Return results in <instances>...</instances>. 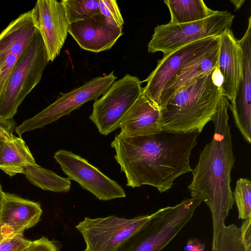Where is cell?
Returning a JSON list of instances; mask_svg holds the SVG:
<instances>
[{"mask_svg":"<svg viewBox=\"0 0 251 251\" xmlns=\"http://www.w3.org/2000/svg\"><path fill=\"white\" fill-rule=\"evenodd\" d=\"M199 133L162 130L146 136L117 135L111 143L114 157L125 174L126 186L148 185L160 193L169 190L179 176L192 172L190 157Z\"/></svg>","mask_w":251,"mask_h":251,"instance_id":"6da1fadb","label":"cell"},{"mask_svg":"<svg viewBox=\"0 0 251 251\" xmlns=\"http://www.w3.org/2000/svg\"><path fill=\"white\" fill-rule=\"evenodd\" d=\"M229 100L222 96L212 120L214 133L200 154L192 170L188 186L192 198L198 197L209 208L213 222L212 251L216 247L225 220L234 204L230 188V173L235 159L228 123Z\"/></svg>","mask_w":251,"mask_h":251,"instance_id":"7a4b0ae2","label":"cell"},{"mask_svg":"<svg viewBox=\"0 0 251 251\" xmlns=\"http://www.w3.org/2000/svg\"><path fill=\"white\" fill-rule=\"evenodd\" d=\"M222 81L217 67L179 90L160 107L162 130L200 133L217 110Z\"/></svg>","mask_w":251,"mask_h":251,"instance_id":"3957f363","label":"cell"},{"mask_svg":"<svg viewBox=\"0 0 251 251\" xmlns=\"http://www.w3.org/2000/svg\"><path fill=\"white\" fill-rule=\"evenodd\" d=\"M201 201L198 197L192 198L158 209L116 251H162L192 219Z\"/></svg>","mask_w":251,"mask_h":251,"instance_id":"277c9868","label":"cell"},{"mask_svg":"<svg viewBox=\"0 0 251 251\" xmlns=\"http://www.w3.org/2000/svg\"><path fill=\"white\" fill-rule=\"evenodd\" d=\"M49 62L38 31L9 76L0 96V120H11L25 97L41 80Z\"/></svg>","mask_w":251,"mask_h":251,"instance_id":"5b68a950","label":"cell"},{"mask_svg":"<svg viewBox=\"0 0 251 251\" xmlns=\"http://www.w3.org/2000/svg\"><path fill=\"white\" fill-rule=\"evenodd\" d=\"M234 15L227 11H216L198 21L158 25L148 44V51L162 52L164 55L192 42L210 37L220 36L230 29Z\"/></svg>","mask_w":251,"mask_h":251,"instance_id":"8992f818","label":"cell"},{"mask_svg":"<svg viewBox=\"0 0 251 251\" xmlns=\"http://www.w3.org/2000/svg\"><path fill=\"white\" fill-rule=\"evenodd\" d=\"M116 78L113 71L105 76L93 78L67 93H60V96L55 101L33 117L24 121L16 126L15 131L21 137L25 132L43 127L64 116L70 115L88 101L98 100L108 90Z\"/></svg>","mask_w":251,"mask_h":251,"instance_id":"52a82bcc","label":"cell"},{"mask_svg":"<svg viewBox=\"0 0 251 251\" xmlns=\"http://www.w3.org/2000/svg\"><path fill=\"white\" fill-rule=\"evenodd\" d=\"M142 83L137 76L126 75L95 101L89 119L100 133L107 135L119 128L126 113L142 93Z\"/></svg>","mask_w":251,"mask_h":251,"instance_id":"ba28073f","label":"cell"},{"mask_svg":"<svg viewBox=\"0 0 251 251\" xmlns=\"http://www.w3.org/2000/svg\"><path fill=\"white\" fill-rule=\"evenodd\" d=\"M151 215L126 219L114 215L92 219L85 217L75 226L86 245L83 251H116L119 247L138 230Z\"/></svg>","mask_w":251,"mask_h":251,"instance_id":"9c48e42d","label":"cell"},{"mask_svg":"<svg viewBox=\"0 0 251 251\" xmlns=\"http://www.w3.org/2000/svg\"><path fill=\"white\" fill-rule=\"evenodd\" d=\"M53 157L69 180L76 181L99 200L110 201L126 197L120 184L82 157L62 149L55 152Z\"/></svg>","mask_w":251,"mask_h":251,"instance_id":"30bf717a","label":"cell"},{"mask_svg":"<svg viewBox=\"0 0 251 251\" xmlns=\"http://www.w3.org/2000/svg\"><path fill=\"white\" fill-rule=\"evenodd\" d=\"M220 36L199 40L176 49L158 60L155 68L143 81V92L158 104L159 96L170 79L184 65L220 45Z\"/></svg>","mask_w":251,"mask_h":251,"instance_id":"8fae6325","label":"cell"},{"mask_svg":"<svg viewBox=\"0 0 251 251\" xmlns=\"http://www.w3.org/2000/svg\"><path fill=\"white\" fill-rule=\"evenodd\" d=\"M38 31L32 9L11 21L0 33V96Z\"/></svg>","mask_w":251,"mask_h":251,"instance_id":"7c38bea8","label":"cell"},{"mask_svg":"<svg viewBox=\"0 0 251 251\" xmlns=\"http://www.w3.org/2000/svg\"><path fill=\"white\" fill-rule=\"evenodd\" d=\"M32 9L49 62H52L59 55L68 33L69 24L64 7L56 0H38Z\"/></svg>","mask_w":251,"mask_h":251,"instance_id":"4fadbf2b","label":"cell"},{"mask_svg":"<svg viewBox=\"0 0 251 251\" xmlns=\"http://www.w3.org/2000/svg\"><path fill=\"white\" fill-rule=\"evenodd\" d=\"M238 42L242 50V74L235 95L231 101L235 125L245 140L251 143V16L247 30Z\"/></svg>","mask_w":251,"mask_h":251,"instance_id":"5bb4252c","label":"cell"},{"mask_svg":"<svg viewBox=\"0 0 251 251\" xmlns=\"http://www.w3.org/2000/svg\"><path fill=\"white\" fill-rule=\"evenodd\" d=\"M68 33L81 48L95 53L110 49L123 34L122 27L111 25L101 13L69 24Z\"/></svg>","mask_w":251,"mask_h":251,"instance_id":"9a60e30c","label":"cell"},{"mask_svg":"<svg viewBox=\"0 0 251 251\" xmlns=\"http://www.w3.org/2000/svg\"><path fill=\"white\" fill-rule=\"evenodd\" d=\"M42 213L38 202L4 192L0 210V230L5 238L23 235L39 222Z\"/></svg>","mask_w":251,"mask_h":251,"instance_id":"2e32d148","label":"cell"},{"mask_svg":"<svg viewBox=\"0 0 251 251\" xmlns=\"http://www.w3.org/2000/svg\"><path fill=\"white\" fill-rule=\"evenodd\" d=\"M119 128L126 136H146L162 130L160 107L142 92L123 117Z\"/></svg>","mask_w":251,"mask_h":251,"instance_id":"e0dca14e","label":"cell"},{"mask_svg":"<svg viewBox=\"0 0 251 251\" xmlns=\"http://www.w3.org/2000/svg\"><path fill=\"white\" fill-rule=\"evenodd\" d=\"M218 68L223 78V96L231 101L242 76V50L230 29L220 36Z\"/></svg>","mask_w":251,"mask_h":251,"instance_id":"ac0fdd59","label":"cell"},{"mask_svg":"<svg viewBox=\"0 0 251 251\" xmlns=\"http://www.w3.org/2000/svg\"><path fill=\"white\" fill-rule=\"evenodd\" d=\"M219 47L220 45L201 57L188 63L177 72L167 82L159 96L158 102L159 107L196 78L218 67Z\"/></svg>","mask_w":251,"mask_h":251,"instance_id":"d6986e66","label":"cell"},{"mask_svg":"<svg viewBox=\"0 0 251 251\" xmlns=\"http://www.w3.org/2000/svg\"><path fill=\"white\" fill-rule=\"evenodd\" d=\"M34 163V158L21 137L14 135L0 145V169L10 176L23 174L26 167Z\"/></svg>","mask_w":251,"mask_h":251,"instance_id":"ffe728a7","label":"cell"},{"mask_svg":"<svg viewBox=\"0 0 251 251\" xmlns=\"http://www.w3.org/2000/svg\"><path fill=\"white\" fill-rule=\"evenodd\" d=\"M171 15L169 23H189L203 20L216 11L208 8L202 0H165Z\"/></svg>","mask_w":251,"mask_h":251,"instance_id":"44dd1931","label":"cell"},{"mask_svg":"<svg viewBox=\"0 0 251 251\" xmlns=\"http://www.w3.org/2000/svg\"><path fill=\"white\" fill-rule=\"evenodd\" d=\"M23 174L30 183L44 190L53 192H67L71 188V180L61 177L35 163L28 165Z\"/></svg>","mask_w":251,"mask_h":251,"instance_id":"7402d4cb","label":"cell"},{"mask_svg":"<svg viewBox=\"0 0 251 251\" xmlns=\"http://www.w3.org/2000/svg\"><path fill=\"white\" fill-rule=\"evenodd\" d=\"M60 1L69 24L86 20L100 13L99 0H63Z\"/></svg>","mask_w":251,"mask_h":251,"instance_id":"603a6c76","label":"cell"},{"mask_svg":"<svg viewBox=\"0 0 251 251\" xmlns=\"http://www.w3.org/2000/svg\"><path fill=\"white\" fill-rule=\"evenodd\" d=\"M238 212V218L245 220L251 217V182L240 178L237 180L232 193Z\"/></svg>","mask_w":251,"mask_h":251,"instance_id":"cb8c5ba5","label":"cell"},{"mask_svg":"<svg viewBox=\"0 0 251 251\" xmlns=\"http://www.w3.org/2000/svg\"><path fill=\"white\" fill-rule=\"evenodd\" d=\"M212 251H246L239 228L234 224L225 225L219 235L216 247Z\"/></svg>","mask_w":251,"mask_h":251,"instance_id":"d4e9b609","label":"cell"},{"mask_svg":"<svg viewBox=\"0 0 251 251\" xmlns=\"http://www.w3.org/2000/svg\"><path fill=\"white\" fill-rule=\"evenodd\" d=\"M100 13L107 22L115 27H121L124 21L117 1L115 0H99Z\"/></svg>","mask_w":251,"mask_h":251,"instance_id":"484cf974","label":"cell"},{"mask_svg":"<svg viewBox=\"0 0 251 251\" xmlns=\"http://www.w3.org/2000/svg\"><path fill=\"white\" fill-rule=\"evenodd\" d=\"M31 242L23 235L7 238L0 243V251H26Z\"/></svg>","mask_w":251,"mask_h":251,"instance_id":"4316f807","label":"cell"},{"mask_svg":"<svg viewBox=\"0 0 251 251\" xmlns=\"http://www.w3.org/2000/svg\"><path fill=\"white\" fill-rule=\"evenodd\" d=\"M59 242L45 237L31 241L26 251H60Z\"/></svg>","mask_w":251,"mask_h":251,"instance_id":"83f0119b","label":"cell"},{"mask_svg":"<svg viewBox=\"0 0 251 251\" xmlns=\"http://www.w3.org/2000/svg\"><path fill=\"white\" fill-rule=\"evenodd\" d=\"M239 230L241 241L246 251H251V217L244 220Z\"/></svg>","mask_w":251,"mask_h":251,"instance_id":"f1b7e54d","label":"cell"},{"mask_svg":"<svg viewBox=\"0 0 251 251\" xmlns=\"http://www.w3.org/2000/svg\"><path fill=\"white\" fill-rule=\"evenodd\" d=\"M16 124L13 119L7 121L0 120V133L9 138L13 137V131L16 127Z\"/></svg>","mask_w":251,"mask_h":251,"instance_id":"f546056e","label":"cell"},{"mask_svg":"<svg viewBox=\"0 0 251 251\" xmlns=\"http://www.w3.org/2000/svg\"><path fill=\"white\" fill-rule=\"evenodd\" d=\"M184 250L185 251H206L204 244L196 239L189 240Z\"/></svg>","mask_w":251,"mask_h":251,"instance_id":"4dcf8cb0","label":"cell"},{"mask_svg":"<svg viewBox=\"0 0 251 251\" xmlns=\"http://www.w3.org/2000/svg\"><path fill=\"white\" fill-rule=\"evenodd\" d=\"M245 1V0H230L235 7V10H238L243 4Z\"/></svg>","mask_w":251,"mask_h":251,"instance_id":"1f68e13d","label":"cell"},{"mask_svg":"<svg viewBox=\"0 0 251 251\" xmlns=\"http://www.w3.org/2000/svg\"><path fill=\"white\" fill-rule=\"evenodd\" d=\"M4 192L2 190L1 185L0 183V210L2 205Z\"/></svg>","mask_w":251,"mask_h":251,"instance_id":"d6a6232c","label":"cell"},{"mask_svg":"<svg viewBox=\"0 0 251 251\" xmlns=\"http://www.w3.org/2000/svg\"><path fill=\"white\" fill-rule=\"evenodd\" d=\"M11 138H8L6 136L0 133V145L2 144L6 140L10 139Z\"/></svg>","mask_w":251,"mask_h":251,"instance_id":"836d02e7","label":"cell"},{"mask_svg":"<svg viewBox=\"0 0 251 251\" xmlns=\"http://www.w3.org/2000/svg\"><path fill=\"white\" fill-rule=\"evenodd\" d=\"M5 239V237L3 236L1 231L0 230V243Z\"/></svg>","mask_w":251,"mask_h":251,"instance_id":"e575fe53","label":"cell"}]
</instances>
